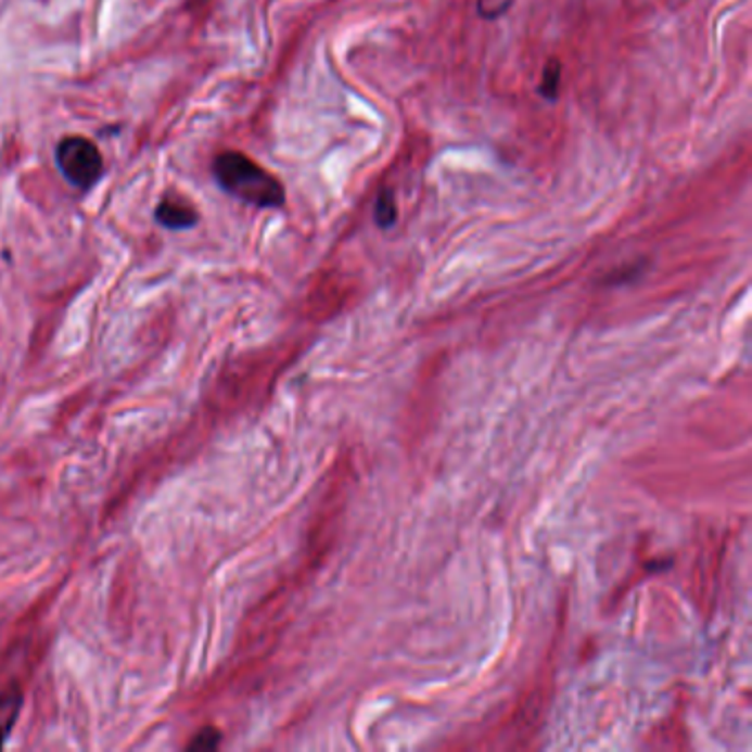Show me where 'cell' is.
<instances>
[{"label": "cell", "instance_id": "obj_4", "mask_svg": "<svg viewBox=\"0 0 752 752\" xmlns=\"http://www.w3.org/2000/svg\"><path fill=\"white\" fill-rule=\"evenodd\" d=\"M561 80H563V64L559 58H550L543 66L540 82H538V95L547 102H557L561 95Z\"/></svg>", "mask_w": 752, "mask_h": 752}, {"label": "cell", "instance_id": "obj_7", "mask_svg": "<svg viewBox=\"0 0 752 752\" xmlns=\"http://www.w3.org/2000/svg\"><path fill=\"white\" fill-rule=\"evenodd\" d=\"M514 5V0H476V14L484 21H499Z\"/></svg>", "mask_w": 752, "mask_h": 752}, {"label": "cell", "instance_id": "obj_5", "mask_svg": "<svg viewBox=\"0 0 752 752\" xmlns=\"http://www.w3.org/2000/svg\"><path fill=\"white\" fill-rule=\"evenodd\" d=\"M373 219L375 226L380 230H391L397 224V203H395V194L391 188H380L378 199H375V208H373Z\"/></svg>", "mask_w": 752, "mask_h": 752}, {"label": "cell", "instance_id": "obj_1", "mask_svg": "<svg viewBox=\"0 0 752 752\" xmlns=\"http://www.w3.org/2000/svg\"><path fill=\"white\" fill-rule=\"evenodd\" d=\"M213 173L217 183L243 203L256 205V208H283L285 205L283 183L243 153H221L213 164Z\"/></svg>", "mask_w": 752, "mask_h": 752}, {"label": "cell", "instance_id": "obj_3", "mask_svg": "<svg viewBox=\"0 0 752 752\" xmlns=\"http://www.w3.org/2000/svg\"><path fill=\"white\" fill-rule=\"evenodd\" d=\"M157 224H162L168 230H188L196 224V213L177 199H164L155 211Z\"/></svg>", "mask_w": 752, "mask_h": 752}, {"label": "cell", "instance_id": "obj_6", "mask_svg": "<svg viewBox=\"0 0 752 752\" xmlns=\"http://www.w3.org/2000/svg\"><path fill=\"white\" fill-rule=\"evenodd\" d=\"M21 706H23V693L16 687L8 689L3 696H0V730H3L5 735L16 724Z\"/></svg>", "mask_w": 752, "mask_h": 752}, {"label": "cell", "instance_id": "obj_8", "mask_svg": "<svg viewBox=\"0 0 752 752\" xmlns=\"http://www.w3.org/2000/svg\"><path fill=\"white\" fill-rule=\"evenodd\" d=\"M221 743V732L217 728H203L188 743V750H215Z\"/></svg>", "mask_w": 752, "mask_h": 752}, {"label": "cell", "instance_id": "obj_2", "mask_svg": "<svg viewBox=\"0 0 752 752\" xmlns=\"http://www.w3.org/2000/svg\"><path fill=\"white\" fill-rule=\"evenodd\" d=\"M55 164L64 179L76 188L89 190L104 173V162L93 142L87 137H66L55 149Z\"/></svg>", "mask_w": 752, "mask_h": 752}, {"label": "cell", "instance_id": "obj_9", "mask_svg": "<svg viewBox=\"0 0 752 752\" xmlns=\"http://www.w3.org/2000/svg\"><path fill=\"white\" fill-rule=\"evenodd\" d=\"M5 739H8V735L3 732V730H0V748H3V743H5Z\"/></svg>", "mask_w": 752, "mask_h": 752}]
</instances>
